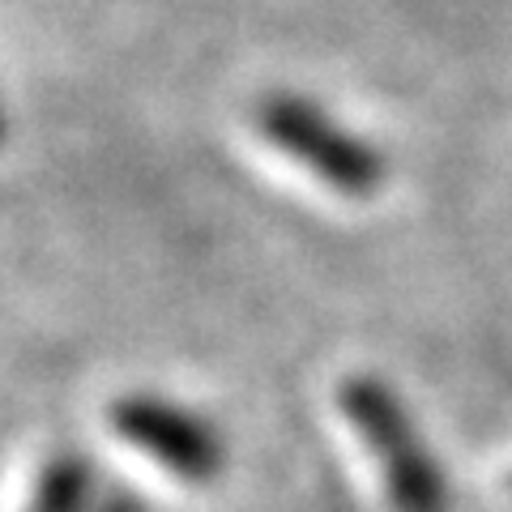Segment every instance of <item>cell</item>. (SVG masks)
Here are the masks:
<instances>
[{
  "label": "cell",
  "mask_w": 512,
  "mask_h": 512,
  "mask_svg": "<svg viewBox=\"0 0 512 512\" xmlns=\"http://www.w3.org/2000/svg\"><path fill=\"white\" fill-rule=\"evenodd\" d=\"M342 410L367 453L380 461L384 491L397 512H448V478L389 384H380L376 376L346 380Z\"/></svg>",
  "instance_id": "obj_1"
},
{
  "label": "cell",
  "mask_w": 512,
  "mask_h": 512,
  "mask_svg": "<svg viewBox=\"0 0 512 512\" xmlns=\"http://www.w3.org/2000/svg\"><path fill=\"white\" fill-rule=\"evenodd\" d=\"M256 120H261V133L299 167H308L320 184L346 197H367L380 188L384 158L303 94H269Z\"/></svg>",
  "instance_id": "obj_2"
},
{
  "label": "cell",
  "mask_w": 512,
  "mask_h": 512,
  "mask_svg": "<svg viewBox=\"0 0 512 512\" xmlns=\"http://www.w3.org/2000/svg\"><path fill=\"white\" fill-rule=\"evenodd\" d=\"M111 427L133 448L154 457L158 466L180 474L184 483H210L222 470V436L214 431V423L167 402V397H120L111 406Z\"/></svg>",
  "instance_id": "obj_3"
},
{
  "label": "cell",
  "mask_w": 512,
  "mask_h": 512,
  "mask_svg": "<svg viewBox=\"0 0 512 512\" xmlns=\"http://www.w3.org/2000/svg\"><path fill=\"white\" fill-rule=\"evenodd\" d=\"M30 512H90V466L82 457H56L39 474Z\"/></svg>",
  "instance_id": "obj_4"
},
{
  "label": "cell",
  "mask_w": 512,
  "mask_h": 512,
  "mask_svg": "<svg viewBox=\"0 0 512 512\" xmlns=\"http://www.w3.org/2000/svg\"><path fill=\"white\" fill-rule=\"evenodd\" d=\"M94 512H150L141 500H128V495H107V500L94 508Z\"/></svg>",
  "instance_id": "obj_5"
}]
</instances>
